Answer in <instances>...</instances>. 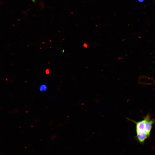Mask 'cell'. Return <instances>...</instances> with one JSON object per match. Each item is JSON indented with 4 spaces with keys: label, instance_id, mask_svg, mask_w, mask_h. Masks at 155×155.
Wrapping results in <instances>:
<instances>
[{
    "label": "cell",
    "instance_id": "obj_2",
    "mask_svg": "<svg viewBox=\"0 0 155 155\" xmlns=\"http://www.w3.org/2000/svg\"><path fill=\"white\" fill-rule=\"evenodd\" d=\"M46 88V85H42L41 86L40 88V90H44Z\"/></svg>",
    "mask_w": 155,
    "mask_h": 155
},
{
    "label": "cell",
    "instance_id": "obj_5",
    "mask_svg": "<svg viewBox=\"0 0 155 155\" xmlns=\"http://www.w3.org/2000/svg\"><path fill=\"white\" fill-rule=\"evenodd\" d=\"M144 0H138V1L140 2H142L144 1Z\"/></svg>",
    "mask_w": 155,
    "mask_h": 155
},
{
    "label": "cell",
    "instance_id": "obj_1",
    "mask_svg": "<svg viewBox=\"0 0 155 155\" xmlns=\"http://www.w3.org/2000/svg\"><path fill=\"white\" fill-rule=\"evenodd\" d=\"M127 118L135 124L137 140L140 143L144 142L150 134L154 120L151 119L148 115H147L144 120L139 121H134Z\"/></svg>",
    "mask_w": 155,
    "mask_h": 155
},
{
    "label": "cell",
    "instance_id": "obj_3",
    "mask_svg": "<svg viewBox=\"0 0 155 155\" xmlns=\"http://www.w3.org/2000/svg\"><path fill=\"white\" fill-rule=\"evenodd\" d=\"M45 72L47 74H49V69H46V70Z\"/></svg>",
    "mask_w": 155,
    "mask_h": 155
},
{
    "label": "cell",
    "instance_id": "obj_6",
    "mask_svg": "<svg viewBox=\"0 0 155 155\" xmlns=\"http://www.w3.org/2000/svg\"><path fill=\"white\" fill-rule=\"evenodd\" d=\"M33 2L35 3L36 2V0H31Z\"/></svg>",
    "mask_w": 155,
    "mask_h": 155
},
{
    "label": "cell",
    "instance_id": "obj_4",
    "mask_svg": "<svg viewBox=\"0 0 155 155\" xmlns=\"http://www.w3.org/2000/svg\"><path fill=\"white\" fill-rule=\"evenodd\" d=\"M88 46V44L86 43H84L83 44V46L85 48H87Z\"/></svg>",
    "mask_w": 155,
    "mask_h": 155
}]
</instances>
